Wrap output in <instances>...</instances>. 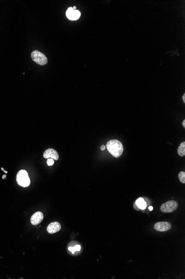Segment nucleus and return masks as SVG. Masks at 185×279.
Wrapping results in <instances>:
<instances>
[{
  "label": "nucleus",
  "instance_id": "nucleus-1",
  "mask_svg": "<svg viewBox=\"0 0 185 279\" xmlns=\"http://www.w3.org/2000/svg\"><path fill=\"white\" fill-rule=\"evenodd\" d=\"M107 148L109 153L115 158L121 156L124 151L123 145L118 140H109L107 144Z\"/></svg>",
  "mask_w": 185,
  "mask_h": 279
},
{
  "label": "nucleus",
  "instance_id": "nucleus-2",
  "mask_svg": "<svg viewBox=\"0 0 185 279\" xmlns=\"http://www.w3.org/2000/svg\"><path fill=\"white\" fill-rule=\"evenodd\" d=\"M17 182L20 186L27 187L30 184V179L28 177L27 172L25 170H21L17 175Z\"/></svg>",
  "mask_w": 185,
  "mask_h": 279
},
{
  "label": "nucleus",
  "instance_id": "nucleus-3",
  "mask_svg": "<svg viewBox=\"0 0 185 279\" xmlns=\"http://www.w3.org/2000/svg\"><path fill=\"white\" fill-rule=\"evenodd\" d=\"M31 56L33 60L40 65H44L48 62L47 57L42 52L39 51H33Z\"/></svg>",
  "mask_w": 185,
  "mask_h": 279
},
{
  "label": "nucleus",
  "instance_id": "nucleus-4",
  "mask_svg": "<svg viewBox=\"0 0 185 279\" xmlns=\"http://www.w3.org/2000/svg\"><path fill=\"white\" fill-rule=\"evenodd\" d=\"M178 207V203L176 201H167L164 203L160 207L161 211L164 213H171L174 211Z\"/></svg>",
  "mask_w": 185,
  "mask_h": 279
},
{
  "label": "nucleus",
  "instance_id": "nucleus-5",
  "mask_svg": "<svg viewBox=\"0 0 185 279\" xmlns=\"http://www.w3.org/2000/svg\"><path fill=\"white\" fill-rule=\"evenodd\" d=\"M171 228V224L169 222H158L154 225V229L159 232H165Z\"/></svg>",
  "mask_w": 185,
  "mask_h": 279
},
{
  "label": "nucleus",
  "instance_id": "nucleus-6",
  "mask_svg": "<svg viewBox=\"0 0 185 279\" xmlns=\"http://www.w3.org/2000/svg\"><path fill=\"white\" fill-rule=\"evenodd\" d=\"M81 12L79 11L76 10H74L73 9V7H69L66 12V15L67 17H68L69 20H78L80 16H81Z\"/></svg>",
  "mask_w": 185,
  "mask_h": 279
},
{
  "label": "nucleus",
  "instance_id": "nucleus-7",
  "mask_svg": "<svg viewBox=\"0 0 185 279\" xmlns=\"http://www.w3.org/2000/svg\"><path fill=\"white\" fill-rule=\"evenodd\" d=\"M43 156L44 158H52L55 161H57L59 159L58 152L52 148H49L45 151L44 152Z\"/></svg>",
  "mask_w": 185,
  "mask_h": 279
},
{
  "label": "nucleus",
  "instance_id": "nucleus-8",
  "mask_svg": "<svg viewBox=\"0 0 185 279\" xmlns=\"http://www.w3.org/2000/svg\"><path fill=\"white\" fill-rule=\"evenodd\" d=\"M43 217V214L42 212H36L31 218V222L33 225H37L42 221Z\"/></svg>",
  "mask_w": 185,
  "mask_h": 279
},
{
  "label": "nucleus",
  "instance_id": "nucleus-9",
  "mask_svg": "<svg viewBox=\"0 0 185 279\" xmlns=\"http://www.w3.org/2000/svg\"><path fill=\"white\" fill-rule=\"evenodd\" d=\"M60 229L61 225L60 223L58 222H53L50 223L47 226V230L50 234H53L60 231Z\"/></svg>",
  "mask_w": 185,
  "mask_h": 279
},
{
  "label": "nucleus",
  "instance_id": "nucleus-10",
  "mask_svg": "<svg viewBox=\"0 0 185 279\" xmlns=\"http://www.w3.org/2000/svg\"><path fill=\"white\" fill-rule=\"evenodd\" d=\"M136 205L141 210H145L146 207L147 203L142 198H139L136 201Z\"/></svg>",
  "mask_w": 185,
  "mask_h": 279
},
{
  "label": "nucleus",
  "instance_id": "nucleus-11",
  "mask_svg": "<svg viewBox=\"0 0 185 279\" xmlns=\"http://www.w3.org/2000/svg\"><path fill=\"white\" fill-rule=\"evenodd\" d=\"M178 154L181 156H185V142H182L177 149Z\"/></svg>",
  "mask_w": 185,
  "mask_h": 279
},
{
  "label": "nucleus",
  "instance_id": "nucleus-12",
  "mask_svg": "<svg viewBox=\"0 0 185 279\" xmlns=\"http://www.w3.org/2000/svg\"><path fill=\"white\" fill-rule=\"evenodd\" d=\"M179 178L180 179V182L182 183H185V172L184 171L180 172L179 174Z\"/></svg>",
  "mask_w": 185,
  "mask_h": 279
},
{
  "label": "nucleus",
  "instance_id": "nucleus-13",
  "mask_svg": "<svg viewBox=\"0 0 185 279\" xmlns=\"http://www.w3.org/2000/svg\"><path fill=\"white\" fill-rule=\"evenodd\" d=\"M54 159H52V158H48V160H47V164L49 166H52L53 164H54Z\"/></svg>",
  "mask_w": 185,
  "mask_h": 279
},
{
  "label": "nucleus",
  "instance_id": "nucleus-14",
  "mask_svg": "<svg viewBox=\"0 0 185 279\" xmlns=\"http://www.w3.org/2000/svg\"><path fill=\"white\" fill-rule=\"evenodd\" d=\"M74 248L76 250V251H80L81 249V246L77 245L74 246Z\"/></svg>",
  "mask_w": 185,
  "mask_h": 279
},
{
  "label": "nucleus",
  "instance_id": "nucleus-15",
  "mask_svg": "<svg viewBox=\"0 0 185 279\" xmlns=\"http://www.w3.org/2000/svg\"><path fill=\"white\" fill-rule=\"evenodd\" d=\"M68 250H69V251H71V252H72V254H74V253H75L76 250L74 249V247H69Z\"/></svg>",
  "mask_w": 185,
  "mask_h": 279
},
{
  "label": "nucleus",
  "instance_id": "nucleus-16",
  "mask_svg": "<svg viewBox=\"0 0 185 279\" xmlns=\"http://www.w3.org/2000/svg\"><path fill=\"white\" fill-rule=\"evenodd\" d=\"M100 148H101V150H102V151H104V150H105V145H102L101 147H100Z\"/></svg>",
  "mask_w": 185,
  "mask_h": 279
},
{
  "label": "nucleus",
  "instance_id": "nucleus-17",
  "mask_svg": "<svg viewBox=\"0 0 185 279\" xmlns=\"http://www.w3.org/2000/svg\"><path fill=\"white\" fill-rule=\"evenodd\" d=\"M149 210L150 211H153V207H152V206L149 207Z\"/></svg>",
  "mask_w": 185,
  "mask_h": 279
},
{
  "label": "nucleus",
  "instance_id": "nucleus-18",
  "mask_svg": "<svg viewBox=\"0 0 185 279\" xmlns=\"http://www.w3.org/2000/svg\"><path fill=\"white\" fill-rule=\"evenodd\" d=\"M182 99H183V101H184V103H185V94H184V95H183V96H182Z\"/></svg>",
  "mask_w": 185,
  "mask_h": 279
},
{
  "label": "nucleus",
  "instance_id": "nucleus-19",
  "mask_svg": "<svg viewBox=\"0 0 185 279\" xmlns=\"http://www.w3.org/2000/svg\"><path fill=\"white\" fill-rule=\"evenodd\" d=\"M182 125H183V126H184V128H185V120H183V122H182Z\"/></svg>",
  "mask_w": 185,
  "mask_h": 279
}]
</instances>
